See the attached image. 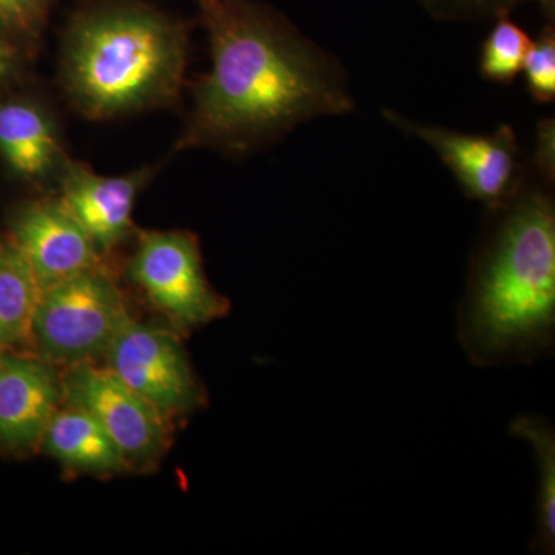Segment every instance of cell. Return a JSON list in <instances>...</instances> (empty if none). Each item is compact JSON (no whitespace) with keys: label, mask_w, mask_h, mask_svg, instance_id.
I'll return each instance as SVG.
<instances>
[{"label":"cell","mask_w":555,"mask_h":555,"mask_svg":"<svg viewBox=\"0 0 555 555\" xmlns=\"http://www.w3.org/2000/svg\"><path fill=\"white\" fill-rule=\"evenodd\" d=\"M33 62L21 40L0 21V98L30 83Z\"/></svg>","instance_id":"19"},{"label":"cell","mask_w":555,"mask_h":555,"mask_svg":"<svg viewBox=\"0 0 555 555\" xmlns=\"http://www.w3.org/2000/svg\"><path fill=\"white\" fill-rule=\"evenodd\" d=\"M72 158L49 102L31 82L0 98V166L13 184L53 193Z\"/></svg>","instance_id":"9"},{"label":"cell","mask_w":555,"mask_h":555,"mask_svg":"<svg viewBox=\"0 0 555 555\" xmlns=\"http://www.w3.org/2000/svg\"><path fill=\"white\" fill-rule=\"evenodd\" d=\"M64 403L61 369L25 350L0 353V455L28 459Z\"/></svg>","instance_id":"12"},{"label":"cell","mask_w":555,"mask_h":555,"mask_svg":"<svg viewBox=\"0 0 555 555\" xmlns=\"http://www.w3.org/2000/svg\"><path fill=\"white\" fill-rule=\"evenodd\" d=\"M555 327V211L542 193L513 204L476 272L460 337L477 364L539 356Z\"/></svg>","instance_id":"3"},{"label":"cell","mask_w":555,"mask_h":555,"mask_svg":"<svg viewBox=\"0 0 555 555\" xmlns=\"http://www.w3.org/2000/svg\"><path fill=\"white\" fill-rule=\"evenodd\" d=\"M386 118L436 150L470 198L495 210L513 196L517 188L518 149L511 127L502 126L494 134L480 137L423 126L393 112H386Z\"/></svg>","instance_id":"11"},{"label":"cell","mask_w":555,"mask_h":555,"mask_svg":"<svg viewBox=\"0 0 555 555\" xmlns=\"http://www.w3.org/2000/svg\"><path fill=\"white\" fill-rule=\"evenodd\" d=\"M2 230L30 262L40 291L108 261L54 193H30L11 203Z\"/></svg>","instance_id":"8"},{"label":"cell","mask_w":555,"mask_h":555,"mask_svg":"<svg viewBox=\"0 0 555 555\" xmlns=\"http://www.w3.org/2000/svg\"><path fill=\"white\" fill-rule=\"evenodd\" d=\"M537 163L546 175H554V122L546 120L540 126L539 147H537Z\"/></svg>","instance_id":"20"},{"label":"cell","mask_w":555,"mask_h":555,"mask_svg":"<svg viewBox=\"0 0 555 555\" xmlns=\"http://www.w3.org/2000/svg\"><path fill=\"white\" fill-rule=\"evenodd\" d=\"M133 317L118 273L105 261L40 291L25 352L61 371L101 363Z\"/></svg>","instance_id":"4"},{"label":"cell","mask_w":555,"mask_h":555,"mask_svg":"<svg viewBox=\"0 0 555 555\" xmlns=\"http://www.w3.org/2000/svg\"><path fill=\"white\" fill-rule=\"evenodd\" d=\"M524 68L529 93L535 101L551 102L555 98V38L547 30L526 54Z\"/></svg>","instance_id":"18"},{"label":"cell","mask_w":555,"mask_h":555,"mask_svg":"<svg viewBox=\"0 0 555 555\" xmlns=\"http://www.w3.org/2000/svg\"><path fill=\"white\" fill-rule=\"evenodd\" d=\"M130 244L122 275L164 324L185 338L228 317L230 301L208 283L195 233L138 229Z\"/></svg>","instance_id":"5"},{"label":"cell","mask_w":555,"mask_h":555,"mask_svg":"<svg viewBox=\"0 0 555 555\" xmlns=\"http://www.w3.org/2000/svg\"><path fill=\"white\" fill-rule=\"evenodd\" d=\"M182 338L167 324L133 317L101 361L175 426L207 403Z\"/></svg>","instance_id":"6"},{"label":"cell","mask_w":555,"mask_h":555,"mask_svg":"<svg viewBox=\"0 0 555 555\" xmlns=\"http://www.w3.org/2000/svg\"><path fill=\"white\" fill-rule=\"evenodd\" d=\"M531 39L507 20L496 22L481 51V75L494 82L507 83L524 68Z\"/></svg>","instance_id":"16"},{"label":"cell","mask_w":555,"mask_h":555,"mask_svg":"<svg viewBox=\"0 0 555 555\" xmlns=\"http://www.w3.org/2000/svg\"><path fill=\"white\" fill-rule=\"evenodd\" d=\"M159 170L160 164H150L120 177H104L89 164L69 158L53 193L89 233L102 257L112 261L133 240L134 204Z\"/></svg>","instance_id":"10"},{"label":"cell","mask_w":555,"mask_h":555,"mask_svg":"<svg viewBox=\"0 0 555 555\" xmlns=\"http://www.w3.org/2000/svg\"><path fill=\"white\" fill-rule=\"evenodd\" d=\"M39 295L30 262L0 230V353L25 350Z\"/></svg>","instance_id":"14"},{"label":"cell","mask_w":555,"mask_h":555,"mask_svg":"<svg viewBox=\"0 0 555 555\" xmlns=\"http://www.w3.org/2000/svg\"><path fill=\"white\" fill-rule=\"evenodd\" d=\"M454 2L462 3V5L466 7H480V9H486V7L503 5V3L511 2V0H454Z\"/></svg>","instance_id":"21"},{"label":"cell","mask_w":555,"mask_h":555,"mask_svg":"<svg viewBox=\"0 0 555 555\" xmlns=\"http://www.w3.org/2000/svg\"><path fill=\"white\" fill-rule=\"evenodd\" d=\"M210 43V69L175 152L214 149L243 155L302 120L345 115L353 101L338 68L250 0H196Z\"/></svg>","instance_id":"1"},{"label":"cell","mask_w":555,"mask_h":555,"mask_svg":"<svg viewBox=\"0 0 555 555\" xmlns=\"http://www.w3.org/2000/svg\"><path fill=\"white\" fill-rule=\"evenodd\" d=\"M511 434L528 441L534 449L539 467L537 495V528L531 550L539 554L555 551V433L554 427L537 416H518L509 427Z\"/></svg>","instance_id":"15"},{"label":"cell","mask_w":555,"mask_h":555,"mask_svg":"<svg viewBox=\"0 0 555 555\" xmlns=\"http://www.w3.org/2000/svg\"><path fill=\"white\" fill-rule=\"evenodd\" d=\"M188 61L184 22L142 0H96L65 28L60 82L83 118H122L173 105Z\"/></svg>","instance_id":"2"},{"label":"cell","mask_w":555,"mask_h":555,"mask_svg":"<svg viewBox=\"0 0 555 555\" xmlns=\"http://www.w3.org/2000/svg\"><path fill=\"white\" fill-rule=\"evenodd\" d=\"M64 403L89 412L122 452L130 473L149 474L173 443L175 425L101 363L61 371Z\"/></svg>","instance_id":"7"},{"label":"cell","mask_w":555,"mask_h":555,"mask_svg":"<svg viewBox=\"0 0 555 555\" xmlns=\"http://www.w3.org/2000/svg\"><path fill=\"white\" fill-rule=\"evenodd\" d=\"M40 452L56 460L65 476L116 477L131 474L122 452L93 415L62 403L43 434Z\"/></svg>","instance_id":"13"},{"label":"cell","mask_w":555,"mask_h":555,"mask_svg":"<svg viewBox=\"0 0 555 555\" xmlns=\"http://www.w3.org/2000/svg\"><path fill=\"white\" fill-rule=\"evenodd\" d=\"M57 0H0V21L36 60Z\"/></svg>","instance_id":"17"}]
</instances>
